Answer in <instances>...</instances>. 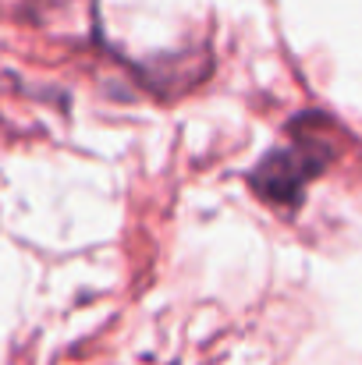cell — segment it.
<instances>
[{
    "label": "cell",
    "instance_id": "cell-1",
    "mask_svg": "<svg viewBox=\"0 0 362 365\" xmlns=\"http://www.w3.org/2000/svg\"><path fill=\"white\" fill-rule=\"evenodd\" d=\"M323 163H327L323 145H316V142H291V145H281V149L266 153L248 181H252V188L266 202H273V206H298L309 178L320 174Z\"/></svg>",
    "mask_w": 362,
    "mask_h": 365
}]
</instances>
